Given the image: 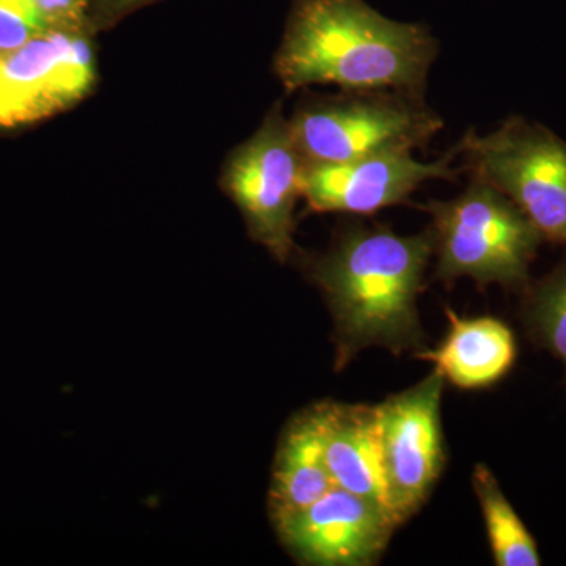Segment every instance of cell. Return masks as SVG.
Instances as JSON below:
<instances>
[{"instance_id":"6da1fadb","label":"cell","mask_w":566,"mask_h":566,"mask_svg":"<svg viewBox=\"0 0 566 566\" xmlns=\"http://www.w3.org/2000/svg\"><path fill=\"white\" fill-rule=\"evenodd\" d=\"M431 259V227L398 234L387 227L354 223L316 260L312 279L334 318L337 370L371 346L395 356L427 348L417 300Z\"/></svg>"},{"instance_id":"7a4b0ae2","label":"cell","mask_w":566,"mask_h":566,"mask_svg":"<svg viewBox=\"0 0 566 566\" xmlns=\"http://www.w3.org/2000/svg\"><path fill=\"white\" fill-rule=\"evenodd\" d=\"M438 52L430 29L390 20L365 0H293L275 73L289 92L337 85L424 96Z\"/></svg>"},{"instance_id":"3957f363","label":"cell","mask_w":566,"mask_h":566,"mask_svg":"<svg viewBox=\"0 0 566 566\" xmlns=\"http://www.w3.org/2000/svg\"><path fill=\"white\" fill-rule=\"evenodd\" d=\"M420 208L431 216L439 281L469 277L476 285L526 290L532 263L545 240L505 193L471 177L455 199L431 200Z\"/></svg>"},{"instance_id":"277c9868","label":"cell","mask_w":566,"mask_h":566,"mask_svg":"<svg viewBox=\"0 0 566 566\" xmlns=\"http://www.w3.org/2000/svg\"><path fill=\"white\" fill-rule=\"evenodd\" d=\"M289 123L307 164L415 151L444 128L423 95L394 91H342L301 107Z\"/></svg>"},{"instance_id":"5b68a950","label":"cell","mask_w":566,"mask_h":566,"mask_svg":"<svg viewBox=\"0 0 566 566\" xmlns=\"http://www.w3.org/2000/svg\"><path fill=\"white\" fill-rule=\"evenodd\" d=\"M458 147L471 177L513 200L547 243L566 245V140L513 115L488 134L469 129Z\"/></svg>"},{"instance_id":"8992f818","label":"cell","mask_w":566,"mask_h":566,"mask_svg":"<svg viewBox=\"0 0 566 566\" xmlns=\"http://www.w3.org/2000/svg\"><path fill=\"white\" fill-rule=\"evenodd\" d=\"M305 166L290 123L275 109L233 153L223 175L226 191L244 216L253 240L279 262H286L293 253V214L303 197Z\"/></svg>"},{"instance_id":"52a82bcc","label":"cell","mask_w":566,"mask_h":566,"mask_svg":"<svg viewBox=\"0 0 566 566\" xmlns=\"http://www.w3.org/2000/svg\"><path fill=\"white\" fill-rule=\"evenodd\" d=\"M444 382L433 370L416 386L376 406L387 494L398 526L422 509L444 469Z\"/></svg>"},{"instance_id":"ba28073f","label":"cell","mask_w":566,"mask_h":566,"mask_svg":"<svg viewBox=\"0 0 566 566\" xmlns=\"http://www.w3.org/2000/svg\"><path fill=\"white\" fill-rule=\"evenodd\" d=\"M95 61L82 31L51 29L0 55V125L65 109L92 87Z\"/></svg>"},{"instance_id":"9c48e42d","label":"cell","mask_w":566,"mask_h":566,"mask_svg":"<svg viewBox=\"0 0 566 566\" xmlns=\"http://www.w3.org/2000/svg\"><path fill=\"white\" fill-rule=\"evenodd\" d=\"M458 156L457 144L431 163L419 161L412 151H389L342 164H307L303 197L318 212L375 214L405 203L423 182L455 181L463 172L455 166Z\"/></svg>"},{"instance_id":"30bf717a","label":"cell","mask_w":566,"mask_h":566,"mask_svg":"<svg viewBox=\"0 0 566 566\" xmlns=\"http://www.w3.org/2000/svg\"><path fill=\"white\" fill-rule=\"evenodd\" d=\"M398 524L374 502L334 486L275 523L279 538L301 564L368 566L379 560Z\"/></svg>"},{"instance_id":"8fae6325","label":"cell","mask_w":566,"mask_h":566,"mask_svg":"<svg viewBox=\"0 0 566 566\" xmlns=\"http://www.w3.org/2000/svg\"><path fill=\"white\" fill-rule=\"evenodd\" d=\"M449 331L436 348L416 353L434 364L444 381L463 390L488 389L497 385L516 363L515 334L494 316H460L446 308Z\"/></svg>"},{"instance_id":"7c38bea8","label":"cell","mask_w":566,"mask_h":566,"mask_svg":"<svg viewBox=\"0 0 566 566\" xmlns=\"http://www.w3.org/2000/svg\"><path fill=\"white\" fill-rule=\"evenodd\" d=\"M326 464L335 486L374 502L394 517L376 406L326 401Z\"/></svg>"},{"instance_id":"4fadbf2b","label":"cell","mask_w":566,"mask_h":566,"mask_svg":"<svg viewBox=\"0 0 566 566\" xmlns=\"http://www.w3.org/2000/svg\"><path fill=\"white\" fill-rule=\"evenodd\" d=\"M326 464V401L294 417L275 455L270 490L273 523L303 512L334 488Z\"/></svg>"},{"instance_id":"5bb4252c","label":"cell","mask_w":566,"mask_h":566,"mask_svg":"<svg viewBox=\"0 0 566 566\" xmlns=\"http://www.w3.org/2000/svg\"><path fill=\"white\" fill-rule=\"evenodd\" d=\"M476 499L482 506L483 520L494 564L497 566H539L538 546L516 510L505 497L493 472L485 464H476L472 474Z\"/></svg>"},{"instance_id":"9a60e30c","label":"cell","mask_w":566,"mask_h":566,"mask_svg":"<svg viewBox=\"0 0 566 566\" xmlns=\"http://www.w3.org/2000/svg\"><path fill=\"white\" fill-rule=\"evenodd\" d=\"M521 319L527 337L564 365L566 375V259L523 292Z\"/></svg>"},{"instance_id":"2e32d148","label":"cell","mask_w":566,"mask_h":566,"mask_svg":"<svg viewBox=\"0 0 566 566\" xmlns=\"http://www.w3.org/2000/svg\"><path fill=\"white\" fill-rule=\"evenodd\" d=\"M35 0H0V55L20 50L28 41L51 31Z\"/></svg>"},{"instance_id":"e0dca14e","label":"cell","mask_w":566,"mask_h":566,"mask_svg":"<svg viewBox=\"0 0 566 566\" xmlns=\"http://www.w3.org/2000/svg\"><path fill=\"white\" fill-rule=\"evenodd\" d=\"M43 17L54 29L84 31L88 21V0H35Z\"/></svg>"},{"instance_id":"ac0fdd59","label":"cell","mask_w":566,"mask_h":566,"mask_svg":"<svg viewBox=\"0 0 566 566\" xmlns=\"http://www.w3.org/2000/svg\"><path fill=\"white\" fill-rule=\"evenodd\" d=\"M150 2L153 0H88V14L96 11L107 18L120 17Z\"/></svg>"}]
</instances>
